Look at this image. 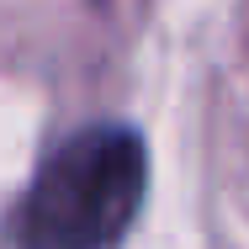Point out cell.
<instances>
[{"label": "cell", "mask_w": 249, "mask_h": 249, "mask_svg": "<svg viewBox=\"0 0 249 249\" xmlns=\"http://www.w3.org/2000/svg\"><path fill=\"white\" fill-rule=\"evenodd\" d=\"M149 191V154L127 127H85L64 138L21 201V249H106Z\"/></svg>", "instance_id": "1"}]
</instances>
